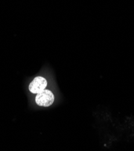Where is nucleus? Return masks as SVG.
<instances>
[{"label": "nucleus", "mask_w": 134, "mask_h": 151, "mask_svg": "<svg viewBox=\"0 0 134 151\" xmlns=\"http://www.w3.org/2000/svg\"><path fill=\"white\" fill-rule=\"evenodd\" d=\"M54 101V94L50 90L44 89L38 93L35 98V102L39 106L47 107L51 105Z\"/></svg>", "instance_id": "obj_1"}, {"label": "nucleus", "mask_w": 134, "mask_h": 151, "mask_svg": "<svg viewBox=\"0 0 134 151\" xmlns=\"http://www.w3.org/2000/svg\"><path fill=\"white\" fill-rule=\"evenodd\" d=\"M47 81L42 77H36L30 83L28 88L30 92L33 94H38L47 87Z\"/></svg>", "instance_id": "obj_2"}]
</instances>
